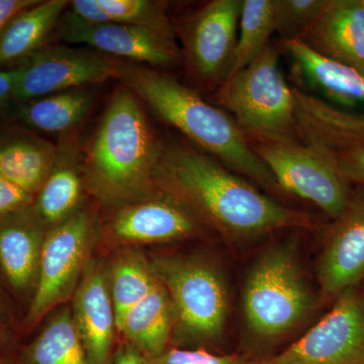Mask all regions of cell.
Segmentation results:
<instances>
[{
    "label": "cell",
    "instance_id": "6da1fadb",
    "mask_svg": "<svg viewBox=\"0 0 364 364\" xmlns=\"http://www.w3.org/2000/svg\"><path fill=\"white\" fill-rule=\"evenodd\" d=\"M153 181L157 191L181 203L203 226L228 240L314 226L310 215L261 193L186 141L162 142Z\"/></svg>",
    "mask_w": 364,
    "mask_h": 364
},
{
    "label": "cell",
    "instance_id": "7a4b0ae2",
    "mask_svg": "<svg viewBox=\"0 0 364 364\" xmlns=\"http://www.w3.org/2000/svg\"><path fill=\"white\" fill-rule=\"evenodd\" d=\"M116 78L203 152L274 198H284L270 170L254 152L233 117L198 91L150 66L119 61Z\"/></svg>",
    "mask_w": 364,
    "mask_h": 364
},
{
    "label": "cell",
    "instance_id": "3957f363",
    "mask_svg": "<svg viewBox=\"0 0 364 364\" xmlns=\"http://www.w3.org/2000/svg\"><path fill=\"white\" fill-rule=\"evenodd\" d=\"M161 147L141 100L124 86L117 88L83 155L86 188L117 208L152 195Z\"/></svg>",
    "mask_w": 364,
    "mask_h": 364
},
{
    "label": "cell",
    "instance_id": "277c9868",
    "mask_svg": "<svg viewBox=\"0 0 364 364\" xmlns=\"http://www.w3.org/2000/svg\"><path fill=\"white\" fill-rule=\"evenodd\" d=\"M214 97L249 143L303 144L293 86L280 70L274 46L268 45L252 63L228 77Z\"/></svg>",
    "mask_w": 364,
    "mask_h": 364
},
{
    "label": "cell",
    "instance_id": "5b68a950",
    "mask_svg": "<svg viewBox=\"0 0 364 364\" xmlns=\"http://www.w3.org/2000/svg\"><path fill=\"white\" fill-rule=\"evenodd\" d=\"M151 265L168 294L176 343L210 344L221 338L229 299L219 268L193 256H161Z\"/></svg>",
    "mask_w": 364,
    "mask_h": 364
},
{
    "label": "cell",
    "instance_id": "8992f818",
    "mask_svg": "<svg viewBox=\"0 0 364 364\" xmlns=\"http://www.w3.org/2000/svg\"><path fill=\"white\" fill-rule=\"evenodd\" d=\"M314 306L291 245L279 244L265 251L244 287V317L250 331L265 338L287 334L308 317Z\"/></svg>",
    "mask_w": 364,
    "mask_h": 364
},
{
    "label": "cell",
    "instance_id": "52a82bcc",
    "mask_svg": "<svg viewBox=\"0 0 364 364\" xmlns=\"http://www.w3.org/2000/svg\"><path fill=\"white\" fill-rule=\"evenodd\" d=\"M242 4L243 0H212L181 26L188 86L198 93H215L231 74Z\"/></svg>",
    "mask_w": 364,
    "mask_h": 364
},
{
    "label": "cell",
    "instance_id": "ba28073f",
    "mask_svg": "<svg viewBox=\"0 0 364 364\" xmlns=\"http://www.w3.org/2000/svg\"><path fill=\"white\" fill-rule=\"evenodd\" d=\"M293 90L301 143L351 184L364 188V112L342 109L296 86Z\"/></svg>",
    "mask_w": 364,
    "mask_h": 364
},
{
    "label": "cell",
    "instance_id": "9c48e42d",
    "mask_svg": "<svg viewBox=\"0 0 364 364\" xmlns=\"http://www.w3.org/2000/svg\"><path fill=\"white\" fill-rule=\"evenodd\" d=\"M95 231L90 212L80 210L46 233L41 252L37 287L26 318L32 327L75 294L87 260Z\"/></svg>",
    "mask_w": 364,
    "mask_h": 364
},
{
    "label": "cell",
    "instance_id": "30bf717a",
    "mask_svg": "<svg viewBox=\"0 0 364 364\" xmlns=\"http://www.w3.org/2000/svg\"><path fill=\"white\" fill-rule=\"evenodd\" d=\"M250 145L286 195L312 203L331 220L343 212L353 184L317 151L305 144Z\"/></svg>",
    "mask_w": 364,
    "mask_h": 364
},
{
    "label": "cell",
    "instance_id": "8fae6325",
    "mask_svg": "<svg viewBox=\"0 0 364 364\" xmlns=\"http://www.w3.org/2000/svg\"><path fill=\"white\" fill-rule=\"evenodd\" d=\"M282 364H364V293L347 289L331 310L279 355Z\"/></svg>",
    "mask_w": 364,
    "mask_h": 364
},
{
    "label": "cell",
    "instance_id": "7c38bea8",
    "mask_svg": "<svg viewBox=\"0 0 364 364\" xmlns=\"http://www.w3.org/2000/svg\"><path fill=\"white\" fill-rule=\"evenodd\" d=\"M119 61L102 53L54 46L36 52L18 69L14 98L30 102L116 78Z\"/></svg>",
    "mask_w": 364,
    "mask_h": 364
},
{
    "label": "cell",
    "instance_id": "4fadbf2b",
    "mask_svg": "<svg viewBox=\"0 0 364 364\" xmlns=\"http://www.w3.org/2000/svg\"><path fill=\"white\" fill-rule=\"evenodd\" d=\"M318 282L322 301H334L364 282L363 186H353L343 212L326 230Z\"/></svg>",
    "mask_w": 364,
    "mask_h": 364
},
{
    "label": "cell",
    "instance_id": "5bb4252c",
    "mask_svg": "<svg viewBox=\"0 0 364 364\" xmlns=\"http://www.w3.org/2000/svg\"><path fill=\"white\" fill-rule=\"evenodd\" d=\"M60 39L70 44L90 46L102 54L130 60L150 67H170L181 61L176 41L160 33L123 23H90L71 11L58 21Z\"/></svg>",
    "mask_w": 364,
    "mask_h": 364
},
{
    "label": "cell",
    "instance_id": "9a60e30c",
    "mask_svg": "<svg viewBox=\"0 0 364 364\" xmlns=\"http://www.w3.org/2000/svg\"><path fill=\"white\" fill-rule=\"evenodd\" d=\"M203 224L174 198L157 191L119 208L105 229L116 245L165 243L193 236Z\"/></svg>",
    "mask_w": 364,
    "mask_h": 364
},
{
    "label": "cell",
    "instance_id": "2e32d148",
    "mask_svg": "<svg viewBox=\"0 0 364 364\" xmlns=\"http://www.w3.org/2000/svg\"><path fill=\"white\" fill-rule=\"evenodd\" d=\"M74 323L88 364H112L117 320L107 274L95 261L87 263L74 294Z\"/></svg>",
    "mask_w": 364,
    "mask_h": 364
},
{
    "label": "cell",
    "instance_id": "e0dca14e",
    "mask_svg": "<svg viewBox=\"0 0 364 364\" xmlns=\"http://www.w3.org/2000/svg\"><path fill=\"white\" fill-rule=\"evenodd\" d=\"M299 40L364 76L363 0H327L322 13Z\"/></svg>",
    "mask_w": 364,
    "mask_h": 364
},
{
    "label": "cell",
    "instance_id": "ac0fdd59",
    "mask_svg": "<svg viewBox=\"0 0 364 364\" xmlns=\"http://www.w3.org/2000/svg\"><path fill=\"white\" fill-rule=\"evenodd\" d=\"M45 229L33 205L0 218V267L14 289L37 280Z\"/></svg>",
    "mask_w": 364,
    "mask_h": 364
},
{
    "label": "cell",
    "instance_id": "d6986e66",
    "mask_svg": "<svg viewBox=\"0 0 364 364\" xmlns=\"http://www.w3.org/2000/svg\"><path fill=\"white\" fill-rule=\"evenodd\" d=\"M282 45L306 80L324 95L325 100L346 109L364 105L363 74L320 54L303 41H282Z\"/></svg>",
    "mask_w": 364,
    "mask_h": 364
},
{
    "label": "cell",
    "instance_id": "ffe728a7",
    "mask_svg": "<svg viewBox=\"0 0 364 364\" xmlns=\"http://www.w3.org/2000/svg\"><path fill=\"white\" fill-rule=\"evenodd\" d=\"M85 186L83 155L72 144H61L33 205L46 227L58 226L80 210Z\"/></svg>",
    "mask_w": 364,
    "mask_h": 364
},
{
    "label": "cell",
    "instance_id": "44dd1931",
    "mask_svg": "<svg viewBox=\"0 0 364 364\" xmlns=\"http://www.w3.org/2000/svg\"><path fill=\"white\" fill-rule=\"evenodd\" d=\"M173 332V314L166 289L156 286L124 316L117 333L145 358H153L169 348Z\"/></svg>",
    "mask_w": 364,
    "mask_h": 364
},
{
    "label": "cell",
    "instance_id": "7402d4cb",
    "mask_svg": "<svg viewBox=\"0 0 364 364\" xmlns=\"http://www.w3.org/2000/svg\"><path fill=\"white\" fill-rule=\"evenodd\" d=\"M58 147L28 134L0 139V174L16 186L37 195L56 160Z\"/></svg>",
    "mask_w": 364,
    "mask_h": 364
},
{
    "label": "cell",
    "instance_id": "603a6c76",
    "mask_svg": "<svg viewBox=\"0 0 364 364\" xmlns=\"http://www.w3.org/2000/svg\"><path fill=\"white\" fill-rule=\"evenodd\" d=\"M69 4L66 0L39 1L14 18L0 36V67L23 63L39 51Z\"/></svg>",
    "mask_w": 364,
    "mask_h": 364
},
{
    "label": "cell",
    "instance_id": "cb8c5ba5",
    "mask_svg": "<svg viewBox=\"0 0 364 364\" xmlns=\"http://www.w3.org/2000/svg\"><path fill=\"white\" fill-rule=\"evenodd\" d=\"M93 104L85 88H74L30 100L21 107L26 124L47 133H66L82 123Z\"/></svg>",
    "mask_w": 364,
    "mask_h": 364
},
{
    "label": "cell",
    "instance_id": "d4e9b609",
    "mask_svg": "<svg viewBox=\"0 0 364 364\" xmlns=\"http://www.w3.org/2000/svg\"><path fill=\"white\" fill-rule=\"evenodd\" d=\"M20 364H88L69 309L55 314L21 353Z\"/></svg>",
    "mask_w": 364,
    "mask_h": 364
},
{
    "label": "cell",
    "instance_id": "484cf974",
    "mask_svg": "<svg viewBox=\"0 0 364 364\" xmlns=\"http://www.w3.org/2000/svg\"><path fill=\"white\" fill-rule=\"evenodd\" d=\"M107 274L119 329L127 313L154 289L158 279L151 262L135 249L119 253Z\"/></svg>",
    "mask_w": 364,
    "mask_h": 364
},
{
    "label": "cell",
    "instance_id": "4316f807",
    "mask_svg": "<svg viewBox=\"0 0 364 364\" xmlns=\"http://www.w3.org/2000/svg\"><path fill=\"white\" fill-rule=\"evenodd\" d=\"M273 33H275V26L272 0H243L234 63L230 76L252 63L270 44Z\"/></svg>",
    "mask_w": 364,
    "mask_h": 364
},
{
    "label": "cell",
    "instance_id": "83f0119b",
    "mask_svg": "<svg viewBox=\"0 0 364 364\" xmlns=\"http://www.w3.org/2000/svg\"><path fill=\"white\" fill-rule=\"evenodd\" d=\"M112 23L138 26L176 41L170 21L168 2L156 0H98Z\"/></svg>",
    "mask_w": 364,
    "mask_h": 364
},
{
    "label": "cell",
    "instance_id": "f1b7e54d",
    "mask_svg": "<svg viewBox=\"0 0 364 364\" xmlns=\"http://www.w3.org/2000/svg\"><path fill=\"white\" fill-rule=\"evenodd\" d=\"M275 33L282 41L299 39L320 16L327 0H272Z\"/></svg>",
    "mask_w": 364,
    "mask_h": 364
},
{
    "label": "cell",
    "instance_id": "f546056e",
    "mask_svg": "<svg viewBox=\"0 0 364 364\" xmlns=\"http://www.w3.org/2000/svg\"><path fill=\"white\" fill-rule=\"evenodd\" d=\"M147 364H251L243 356L215 355L203 348H168L160 355L145 358Z\"/></svg>",
    "mask_w": 364,
    "mask_h": 364
},
{
    "label": "cell",
    "instance_id": "4dcf8cb0",
    "mask_svg": "<svg viewBox=\"0 0 364 364\" xmlns=\"http://www.w3.org/2000/svg\"><path fill=\"white\" fill-rule=\"evenodd\" d=\"M33 196L0 174V218L32 205Z\"/></svg>",
    "mask_w": 364,
    "mask_h": 364
},
{
    "label": "cell",
    "instance_id": "1f68e13d",
    "mask_svg": "<svg viewBox=\"0 0 364 364\" xmlns=\"http://www.w3.org/2000/svg\"><path fill=\"white\" fill-rule=\"evenodd\" d=\"M69 6H71V13L86 23H112L109 14L98 4V0H73Z\"/></svg>",
    "mask_w": 364,
    "mask_h": 364
},
{
    "label": "cell",
    "instance_id": "d6a6232c",
    "mask_svg": "<svg viewBox=\"0 0 364 364\" xmlns=\"http://www.w3.org/2000/svg\"><path fill=\"white\" fill-rule=\"evenodd\" d=\"M38 2L39 0H0V36L14 18Z\"/></svg>",
    "mask_w": 364,
    "mask_h": 364
},
{
    "label": "cell",
    "instance_id": "836d02e7",
    "mask_svg": "<svg viewBox=\"0 0 364 364\" xmlns=\"http://www.w3.org/2000/svg\"><path fill=\"white\" fill-rule=\"evenodd\" d=\"M18 69L11 70H0V107L6 105L7 100L14 98L16 90Z\"/></svg>",
    "mask_w": 364,
    "mask_h": 364
},
{
    "label": "cell",
    "instance_id": "e575fe53",
    "mask_svg": "<svg viewBox=\"0 0 364 364\" xmlns=\"http://www.w3.org/2000/svg\"><path fill=\"white\" fill-rule=\"evenodd\" d=\"M112 364H147V361L140 352L126 343L116 351Z\"/></svg>",
    "mask_w": 364,
    "mask_h": 364
},
{
    "label": "cell",
    "instance_id": "d590c367",
    "mask_svg": "<svg viewBox=\"0 0 364 364\" xmlns=\"http://www.w3.org/2000/svg\"><path fill=\"white\" fill-rule=\"evenodd\" d=\"M0 364H13L9 363V361H7L6 358H2L1 355H0Z\"/></svg>",
    "mask_w": 364,
    "mask_h": 364
},
{
    "label": "cell",
    "instance_id": "8d00e7d4",
    "mask_svg": "<svg viewBox=\"0 0 364 364\" xmlns=\"http://www.w3.org/2000/svg\"><path fill=\"white\" fill-rule=\"evenodd\" d=\"M259 364H282V363H275V361H273L272 359H269V360L264 361V363H261Z\"/></svg>",
    "mask_w": 364,
    "mask_h": 364
},
{
    "label": "cell",
    "instance_id": "74e56055",
    "mask_svg": "<svg viewBox=\"0 0 364 364\" xmlns=\"http://www.w3.org/2000/svg\"><path fill=\"white\" fill-rule=\"evenodd\" d=\"M363 4H364V0H363Z\"/></svg>",
    "mask_w": 364,
    "mask_h": 364
}]
</instances>
